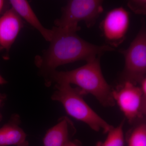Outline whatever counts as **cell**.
<instances>
[{
  "label": "cell",
  "mask_w": 146,
  "mask_h": 146,
  "mask_svg": "<svg viewBox=\"0 0 146 146\" xmlns=\"http://www.w3.org/2000/svg\"><path fill=\"white\" fill-rule=\"evenodd\" d=\"M52 29L53 34L49 47L35 59L36 66L48 74L61 65L79 60L87 62L115 50L108 45L89 43L79 36L76 32L56 27Z\"/></svg>",
  "instance_id": "6da1fadb"
},
{
  "label": "cell",
  "mask_w": 146,
  "mask_h": 146,
  "mask_svg": "<svg viewBox=\"0 0 146 146\" xmlns=\"http://www.w3.org/2000/svg\"><path fill=\"white\" fill-rule=\"evenodd\" d=\"M100 57L88 61L80 68L68 71L55 70L48 73L47 84L66 83L75 84L85 95L95 97L104 107L115 105L112 95V87L108 83L102 72Z\"/></svg>",
  "instance_id": "7a4b0ae2"
},
{
  "label": "cell",
  "mask_w": 146,
  "mask_h": 146,
  "mask_svg": "<svg viewBox=\"0 0 146 146\" xmlns=\"http://www.w3.org/2000/svg\"><path fill=\"white\" fill-rule=\"evenodd\" d=\"M51 96L52 100L60 103L68 115L85 123L91 129L107 133L113 126L98 115L83 98L85 95L78 87L66 83L56 84Z\"/></svg>",
  "instance_id": "3957f363"
},
{
  "label": "cell",
  "mask_w": 146,
  "mask_h": 146,
  "mask_svg": "<svg viewBox=\"0 0 146 146\" xmlns=\"http://www.w3.org/2000/svg\"><path fill=\"white\" fill-rule=\"evenodd\" d=\"M103 1L100 0H72L62 9L60 18L54 22L55 27L77 32L79 23L83 21L91 28L103 11Z\"/></svg>",
  "instance_id": "277c9868"
},
{
  "label": "cell",
  "mask_w": 146,
  "mask_h": 146,
  "mask_svg": "<svg viewBox=\"0 0 146 146\" xmlns=\"http://www.w3.org/2000/svg\"><path fill=\"white\" fill-rule=\"evenodd\" d=\"M146 78L142 80L138 86L128 81L121 82L112 89L115 103L131 123L146 115Z\"/></svg>",
  "instance_id": "5b68a950"
},
{
  "label": "cell",
  "mask_w": 146,
  "mask_h": 146,
  "mask_svg": "<svg viewBox=\"0 0 146 146\" xmlns=\"http://www.w3.org/2000/svg\"><path fill=\"white\" fill-rule=\"evenodd\" d=\"M142 21L141 28L129 46L119 51L125 58L121 82L128 81L137 85L146 74V25L144 19Z\"/></svg>",
  "instance_id": "8992f818"
},
{
  "label": "cell",
  "mask_w": 146,
  "mask_h": 146,
  "mask_svg": "<svg viewBox=\"0 0 146 146\" xmlns=\"http://www.w3.org/2000/svg\"><path fill=\"white\" fill-rule=\"evenodd\" d=\"M129 14L123 7L108 12L100 24L103 36L108 45L114 48L124 41L129 25Z\"/></svg>",
  "instance_id": "52a82bcc"
},
{
  "label": "cell",
  "mask_w": 146,
  "mask_h": 146,
  "mask_svg": "<svg viewBox=\"0 0 146 146\" xmlns=\"http://www.w3.org/2000/svg\"><path fill=\"white\" fill-rule=\"evenodd\" d=\"M23 20L11 7L0 16V52L5 51L7 58L9 50L23 28Z\"/></svg>",
  "instance_id": "ba28073f"
},
{
  "label": "cell",
  "mask_w": 146,
  "mask_h": 146,
  "mask_svg": "<svg viewBox=\"0 0 146 146\" xmlns=\"http://www.w3.org/2000/svg\"><path fill=\"white\" fill-rule=\"evenodd\" d=\"M76 132L72 122L68 117H61L48 129L43 139L44 146H65Z\"/></svg>",
  "instance_id": "9c48e42d"
},
{
  "label": "cell",
  "mask_w": 146,
  "mask_h": 146,
  "mask_svg": "<svg viewBox=\"0 0 146 146\" xmlns=\"http://www.w3.org/2000/svg\"><path fill=\"white\" fill-rule=\"evenodd\" d=\"M19 115H14L0 128V146H29L27 135L20 126Z\"/></svg>",
  "instance_id": "30bf717a"
},
{
  "label": "cell",
  "mask_w": 146,
  "mask_h": 146,
  "mask_svg": "<svg viewBox=\"0 0 146 146\" xmlns=\"http://www.w3.org/2000/svg\"><path fill=\"white\" fill-rule=\"evenodd\" d=\"M11 7L16 11L22 20H25L32 27L37 30L45 40L50 42L52 38L53 31L43 26L28 2L25 0L9 1Z\"/></svg>",
  "instance_id": "8fae6325"
},
{
  "label": "cell",
  "mask_w": 146,
  "mask_h": 146,
  "mask_svg": "<svg viewBox=\"0 0 146 146\" xmlns=\"http://www.w3.org/2000/svg\"><path fill=\"white\" fill-rule=\"evenodd\" d=\"M123 125V121L117 127H112L108 132L106 140L103 142H98L96 146H124Z\"/></svg>",
  "instance_id": "7c38bea8"
},
{
  "label": "cell",
  "mask_w": 146,
  "mask_h": 146,
  "mask_svg": "<svg viewBox=\"0 0 146 146\" xmlns=\"http://www.w3.org/2000/svg\"><path fill=\"white\" fill-rule=\"evenodd\" d=\"M127 146H146V125L142 123L131 129L127 137Z\"/></svg>",
  "instance_id": "4fadbf2b"
},
{
  "label": "cell",
  "mask_w": 146,
  "mask_h": 146,
  "mask_svg": "<svg viewBox=\"0 0 146 146\" xmlns=\"http://www.w3.org/2000/svg\"><path fill=\"white\" fill-rule=\"evenodd\" d=\"M127 6L131 10L138 15L146 14V1L145 0H131L127 3Z\"/></svg>",
  "instance_id": "5bb4252c"
},
{
  "label": "cell",
  "mask_w": 146,
  "mask_h": 146,
  "mask_svg": "<svg viewBox=\"0 0 146 146\" xmlns=\"http://www.w3.org/2000/svg\"><path fill=\"white\" fill-rule=\"evenodd\" d=\"M9 1H3V0H0V16H2L4 13H5L9 7Z\"/></svg>",
  "instance_id": "9a60e30c"
},
{
  "label": "cell",
  "mask_w": 146,
  "mask_h": 146,
  "mask_svg": "<svg viewBox=\"0 0 146 146\" xmlns=\"http://www.w3.org/2000/svg\"><path fill=\"white\" fill-rule=\"evenodd\" d=\"M65 146H81L80 143L77 141H70Z\"/></svg>",
  "instance_id": "2e32d148"
},
{
  "label": "cell",
  "mask_w": 146,
  "mask_h": 146,
  "mask_svg": "<svg viewBox=\"0 0 146 146\" xmlns=\"http://www.w3.org/2000/svg\"><path fill=\"white\" fill-rule=\"evenodd\" d=\"M7 83V81L0 75V85H3Z\"/></svg>",
  "instance_id": "e0dca14e"
},
{
  "label": "cell",
  "mask_w": 146,
  "mask_h": 146,
  "mask_svg": "<svg viewBox=\"0 0 146 146\" xmlns=\"http://www.w3.org/2000/svg\"><path fill=\"white\" fill-rule=\"evenodd\" d=\"M5 99V96H2L1 95H0V106H1V105L3 101ZM2 119V115H1V113H0V121H1V120Z\"/></svg>",
  "instance_id": "ac0fdd59"
}]
</instances>
